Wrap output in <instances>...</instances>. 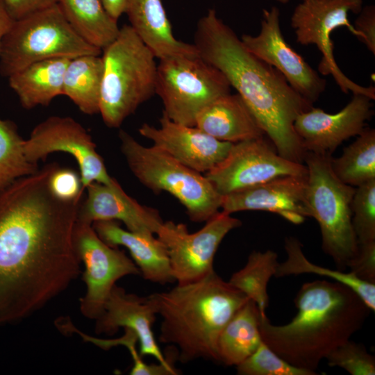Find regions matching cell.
Segmentation results:
<instances>
[{"instance_id":"cell-19","label":"cell","mask_w":375,"mask_h":375,"mask_svg":"<svg viewBox=\"0 0 375 375\" xmlns=\"http://www.w3.org/2000/svg\"><path fill=\"white\" fill-rule=\"evenodd\" d=\"M157 313L148 297H140L127 292L123 288L115 285L106 302L103 313L95 324L97 334L112 335L119 328L132 330L137 335L140 356H149L158 362L174 366V352L167 358L160 351L152 331Z\"/></svg>"},{"instance_id":"cell-32","label":"cell","mask_w":375,"mask_h":375,"mask_svg":"<svg viewBox=\"0 0 375 375\" xmlns=\"http://www.w3.org/2000/svg\"><path fill=\"white\" fill-rule=\"evenodd\" d=\"M351 211L358 244L375 241V178L356 187Z\"/></svg>"},{"instance_id":"cell-3","label":"cell","mask_w":375,"mask_h":375,"mask_svg":"<svg viewBox=\"0 0 375 375\" xmlns=\"http://www.w3.org/2000/svg\"><path fill=\"white\" fill-rule=\"evenodd\" d=\"M294 302L297 312L285 324L260 315V335L288 362L316 374L321 361L361 329L372 311L353 290L335 281L303 283Z\"/></svg>"},{"instance_id":"cell-10","label":"cell","mask_w":375,"mask_h":375,"mask_svg":"<svg viewBox=\"0 0 375 375\" xmlns=\"http://www.w3.org/2000/svg\"><path fill=\"white\" fill-rule=\"evenodd\" d=\"M362 8V0H301L291 17L297 42L303 45L315 44L322 57L319 71L331 75L344 93L352 92L375 99L373 86L360 85L349 79L340 69L333 55L331 33L337 28L346 26L356 35L349 23L348 14H358Z\"/></svg>"},{"instance_id":"cell-25","label":"cell","mask_w":375,"mask_h":375,"mask_svg":"<svg viewBox=\"0 0 375 375\" xmlns=\"http://www.w3.org/2000/svg\"><path fill=\"white\" fill-rule=\"evenodd\" d=\"M260 313L251 299L238 310L222 331L217 340L219 362L237 366L251 355L262 342Z\"/></svg>"},{"instance_id":"cell-17","label":"cell","mask_w":375,"mask_h":375,"mask_svg":"<svg viewBox=\"0 0 375 375\" xmlns=\"http://www.w3.org/2000/svg\"><path fill=\"white\" fill-rule=\"evenodd\" d=\"M159 128L143 124L140 134L153 146L190 169L208 172L227 156L233 143L218 140L196 126L176 123L162 112Z\"/></svg>"},{"instance_id":"cell-13","label":"cell","mask_w":375,"mask_h":375,"mask_svg":"<svg viewBox=\"0 0 375 375\" xmlns=\"http://www.w3.org/2000/svg\"><path fill=\"white\" fill-rule=\"evenodd\" d=\"M265 136L233 143L205 176L222 196L286 175H308L306 165L280 156Z\"/></svg>"},{"instance_id":"cell-34","label":"cell","mask_w":375,"mask_h":375,"mask_svg":"<svg viewBox=\"0 0 375 375\" xmlns=\"http://www.w3.org/2000/svg\"><path fill=\"white\" fill-rule=\"evenodd\" d=\"M330 367L343 369L351 375H374L375 358L365 347L349 340L326 358Z\"/></svg>"},{"instance_id":"cell-6","label":"cell","mask_w":375,"mask_h":375,"mask_svg":"<svg viewBox=\"0 0 375 375\" xmlns=\"http://www.w3.org/2000/svg\"><path fill=\"white\" fill-rule=\"evenodd\" d=\"M119 138L121 151L138 181L155 193L173 195L192 222H206L221 208L222 195L201 173L153 146L142 145L124 130Z\"/></svg>"},{"instance_id":"cell-7","label":"cell","mask_w":375,"mask_h":375,"mask_svg":"<svg viewBox=\"0 0 375 375\" xmlns=\"http://www.w3.org/2000/svg\"><path fill=\"white\" fill-rule=\"evenodd\" d=\"M331 157L306 152V199L310 217L319 226L322 251L338 269L344 271L358 251L351 222L356 188L344 183L335 176L331 165Z\"/></svg>"},{"instance_id":"cell-33","label":"cell","mask_w":375,"mask_h":375,"mask_svg":"<svg viewBox=\"0 0 375 375\" xmlns=\"http://www.w3.org/2000/svg\"><path fill=\"white\" fill-rule=\"evenodd\" d=\"M240 375H316L295 367L273 351L263 340L243 362L236 366Z\"/></svg>"},{"instance_id":"cell-18","label":"cell","mask_w":375,"mask_h":375,"mask_svg":"<svg viewBox=\"0 0 375 375\" xmlns=\"http://www.w3.org/2000/svg\"><path fill=\"white\" fill-rule=\"evenodd\" d=\"M307 181L308 175L277 177L222 196L221 209L231 215L244 210L268 211L300 224L310 217L306 199Z\"/></svg>"},{"instance_id":"cell-11","label":"cell","mask_w":375,"mask_h":375,"mask_svg":"<svg viewBox=\"0 0 375 375\" xmlns=\"http://www.w3.org/2000/svg\"><path fill=\"white\" fill-rule=\"evenodd\" d=\"M194 233L183 223L164 222L156 236L166 246L175 282L197 281L214 270L213 261L224 237L242 222L223 210L218 211Z\"/></svg>"},{"instance_id":"cell-37","label":"cell","mask_w":375,"mask_h":375,"mask_svg":"<svg viewBox=\"0 0 375 375\" xmlns=\"http://www.w3.org/2000/svg\"><path fill=\"white\" fill-rule=\"evenodd\" d=\"M353 26L356 36L375 54V6L362 7Z\"/></svg>"},{"instance_id":"cell-14","label":"cell","mask_w":375,"mask_h":375,"mask_svg":"<svg viewBox=\"0 0 375 375\" xmlns=\"http://www.w3.org/2000/svg\"><path fill=\"white\" fill-rule=\"evenodd\" d=\"M24 148L27 159L35 165L53 152L72 155L79 167L84 189L93 182L109 185L115 181L91 135L70 117L51 116L38 124L24 140Z\"/></svg>"},{"instance_id":"cell-23","label":"cell","mask_w":375,"mask_h":375,"mask_svg":"<svg viewBox=\"0 0 375 375\" xmlns=\"http://www.w3.org/2000/svg\"><path fill=\"white\" fill-rule=\"evenodd\" d=\"M195 126L224 142H239L265 136L241 97L228 93L208 104L198 114Z\"/></svg>"},{"instance_id":"cell-28","label":"cell","mask_w":375,"mask_h":375,"mask_svg":"<svg viewBox=\"0 0 375 375\" xmlns=\"http://www.w3.org/2000/svg\"><path fill=\"white\" fill-rule=\"evenodd\" d=\"M284 248L287 258L279 262L274 276L281 278L291 275L313 274L331 278L353 290L372 311L375 310V284L358 278L352 272L325 268L310 261L303 251V244L297 238H285Z\"/></svg>"},{"instance_id":"cell-21","label":"cell","mask_w":375,"mask_h":375,"mask_svg":"<svg viewBox=\"0 0 375 375\" xmlns=\"http://www.w3.org/2000/svg\"><path fill=\"white\" fill-rule=\"evenodd\" d=\"M92 225L104 242L128 250L145 280L160 285L175 282L167 247L157 236L125 230L115 220L97 221Z\"/></svg>"},{"instance_id":"cell-2","label":"cell","mask_w":375,"mask_h":375,"mask_svg":"<svg viewBox=\"0 0 375 375\" xmlns=\"http://www.w3.org/2000/svg\"><path fill=\"white\" fill-rule=\"evenodd\" d=\"M194 44L200 57L218 69L236 90L277 153L303 164L306 151L294 124L312 103L277 69L248 51L214 8L199 19Z\"/></svg>"},{"instance_id":"cell-9","label":"cell","mask_w":375,"mask_h":375,"mask_svg":"<svg viewBox=\"0 0 375 375\" xmlns=\"http://www.w3.org/2000/svg\"><path fill=\"white\" fill-rule=\"evenodd\" d=\"M230 92L225 76L199 54L161 59L157 65L156 94L162 112L176 123L195 126L201 110Z\"/></svg>"},{"instance_id":"cell-40","label":"cell","mask_w":375,"mask_h":375,"mask_svg":"<svg viewBox=\"0 0 375 375\" xmlns=\"http://www.w3.org/2000/svg\"><path fill=\"white\" fill-rule=\"evenodd\" d=\"M13 22L14 19L9 13L3 0H0V49L2 40Z\"/></svg>"},{"instance_id":"cell-24","label":"cell","mask_w":375,"mask_h":375,"mask_svg":"<svg viewBox=\"0 0 375 375\" xmlns=\"http://www.w3.org/2000/svg\"><path fill=\"white\" fill-rule=\"evenodd\" d=\"M71 59L52 58L34 62L12 74L10 87L26 109L48 106L62 94L65 69Z\"/></svg>"},{"instance_id":"cell-1","label":"cell","mask_w":375,"mask_h":375,"mask_svg":"<svg viewBox=\"0 0 375 375\" xmlns=\"http://www.w3.org/2000/svg\"><path fill=\"white\" fill-rule=\"evenodd\" d=\"M49 164L0 192V326L42 308L78 276L74 231L82 197L50 190Z\"/></svg>"},{"instance_id":"cell-27","label":"cell","mask_w":375,"mask_h":375,"mask_svg":"<svg viewBox=\"0 0 375 375\" xmlns=\"http://www.w3.org/2000/svg\"><path fill=\"white\" fill-rule=\"evenodd\" d=\"M103 69L102 58L97 55L72 58L65 69L62 94L86 115L99 112Z\"/></svg>"},{"instance_id":"cell-36","label":"cell","mask_w":375,"mask_h":375,"mask_svg":"<svg viewBox=\"0 0 375 375\" xmlns=\"http://www.w3.org/2000/svg\"><path fill=\"white\" fill-rule=\"evenodd\" d=\"M348 268L358 278L375 284V241L358 244L357 255Z\"/></svg>"},{"instance_id":"cell-35","label":"cell","mask_w":375,"mask_h":375,"mask_svg":"<svg viewBox=\"0 0 375 375\" xmlns=\"http://www.w3.org/2000/svg\"><path fill=\"white\" fill-rule=\"evenodd\" d=\"M49 185L53 194L64 201L82 197L85 190L81 176L74 170L60 168L58 165L50 175Z\"/></svg>"},{"instance_id":"cell-8","label":"cell","mask_w":375,"mask_h":375,"mask_svg":"<svg viewBox=\"0 0 375 375\" xmlns=\"http://www.w3.org/2000/svg\"><path fill=\"white\" fill-rule=\"evenodd\" d=\"M101 51L78 34L56 3L14 20L1 42L0 74L9 77L39 61L99 56Z\"/></svg>"},{"instance_id":"cell-22","label":"cell","mask_w":375,"mask_h":375,"mask_svg":"<svg viewBox=\"0 0 375 375\" xmlns=\"http://www.w3.org/2000/svg\"><path fill=\"white\" fill-rule=\"evenodd\" d=\"M130 26L156 58L198 55L194 44L177 40L162 0H126Z\"/></svg>"},{"instance_id":"cell-41","label":"cell","mask_w":375,"mask_h":375,"mask_svg":"<svg viewBox=\"0 0 375 375\" xmlns=\"http://www.w3.org/2000/svg\"><path fill=\"white\" fill-rule=\"evenodd\" d=\"M276 1L281 3H287L290 1V0H274Z\"/></svg>"},{"instance_id":"cell-38","label":"cell","mask_w":375,"mask_h":375,"mask_svg":"<svg viewBox=\"0 0 375 375\" xmlns=\"http://www.w3.org/2000/svg\"><path fill=\"white\" fill-rule=\"evenodd\" d=\"M58 0H3L14 20L21 19L35 12L48 8Z\"/></svg>"},{"instance_id":"cell-12","label":"cell","mask_w":375,"mask_h":375,"mask_svg":"<svg viewBox=\"0 0 375 375\" xmlns=\"http://www.w3.org/2000/svg\"><path fill=\"white\" fill-rule=\"evenodd\" d=\"M73 240L76 253L85 267L86 292L80 299V311L95 320L103 313L116 282L128 275H140V272L124 251L104 242L90 224L77 219Z\"/></svg>"},{"instance_id":"cell-30","label":"cell","mask_w":375,"mask_h":375,"mask_svg":"<svg viewBox=\"0 0 375 375\" xmlns=\"http://www.w3.org/2000/svg\"><path fill=\"white\" fill-rule=\"evenodd\" d=\"M278 255L272 250L264 252L253 251L245 265L233 273L228 281L257 305L260 315H266L269 305L267 285L275 275Z\"/></svg>"},{"instance_id":"cell-26","label":"cell","mask_w":375,"mask_h":375,"mask_svg":"<svg viewBox=\"0 0 375 375\" xmlns=\"http://www.w3.org/2000/svg\"><path fill=\"white\" fill-rule=\"evenodd\" d=\"M67 20L90 44L101 51L117 36V21L105 10L101 0H58Z\"/></svg>"},{"instance_id":"cell-16","label":"cell","mask_w":375,"mask_h":375,"mask_svg":"<svg viewBox=\"0 0 375 375\" xmlns=\"http://www.w3.org/2000/svg\"><path fill=\"white\" fill-rule=\"evenodd\" d=\"M372 101L367 96L354 94L336 113L312 107L299 115L294 128L306 152L332 156L344 141L358 135L373 115Z\"/></svg>"},{"instance_id":"cell-31","label":"cell","mask_w":375,"mask_h":375,"mask_svg":"<svg viewBox=\"0 0 375 375\" xmlns=\"http://www.w3.org/2000/svg\"><path fill=\"white\" fill-rule=\"evenodd\" d=\"M24 143L15 124L0 119V192L16 180L38 171V165L27 159Z\"/></svg>"},{"instance_id":"cell-20","label":"cell","mask_w":375,"mask_h":375,"mask_svg":"<svg viewBox=\"0 0 375 375\" xmlns=\"http://www.w3.org/2000/svg\"><path fill=\"white\" fill-rule=\"evenodd\" d=\"M85 189L87 197L81 201L78 221L90 224L100 220L120 221L130 231L153 235L164 222L157 210L139 203L115 179L109 185L93 182Z\"/></svg>"},{"instance_id":"cell-39","label":"cell","mask_w":375,"mask_h":375,"mask_svg":"<svg viewBox=\"0 0 375 375\" xmlns=\"http://www.w3.org/2000/svg\"><path fill=\"white\" fill-rule=\"evenodd\" d=\"M108 15L115 20L125 13L126 0H101Z\"/></svg>"},{"instance_id":"cell-15","label":"cell","mask_w":375,"mask_h":375,"mask_svg":"<svg viewBox=\"0 0 375 375\" xmlns=\"http://www.w3.org/2000/svg\"><path fill=\"white\" fill-rule=\"evenodd\" d=\"M240 40L248 51L277 69L290 86L311 103L324 92L326 81L285 40L280 26V10L264 9L256 35L244 34Z\"/></svg>"},{"instance_id":"cell-4","label":"cell","mask_w":375,"mask_h":375,"mask_svg":"<svg viewBox=\"0 0 375 375\" xmlns=\"http://www.w3.org/2000/svg\"><path fill=\"white\" fill-rule=\"evenodd\" d=\"M161 317L159 341L176 347L178 359L219 362L217 340L234 314L249 299L215 270L202 278L147 296Z\"/></svg>"},{"instance_id":"cell-29","label":"cell","mask_w":375,"mask_h":375,"mask_svg":"<svg viewBox=\"0 0 375 375\" xmlns=\"http://www.w3.org/2000/svg\"><path fill=\"white\" fill-rule=\"evenodd\" d=\"M331 165L342 182L355 188L374 179L375 130L365 128L340 157H331Z\"/></svg>"},{"instance_id":"cell-5","label":"cell","mask_w":375,"mask_h":375,"mask_svg":"<svg viewBox=\"0 0 375 375\" xmlns=\"http://www.w3.org/2000/svg\"><path fill=\"white\" fill-rule=\"evenodd\" d=\"M99 112L105 124L118 128L156 94V56L133 28L125 24L103 50Z\"/></svg>"}]
</instances>
